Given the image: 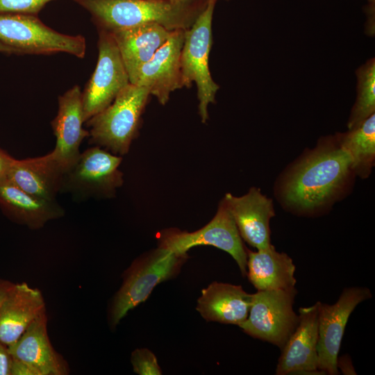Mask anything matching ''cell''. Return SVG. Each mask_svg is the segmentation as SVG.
<instances>
[{
  "label": "cell",
  "mask_w": 375,
  "mask_h": 375,
  "mask_svg": "<svg viewBox=\"0 0 375 375\" xmlns=\"http://www.w3.org/2000/svg\"><path fill=\"white\" fill-rule=\"evenodd\" d=\"M186 258L158 247L135 260L112 301L108 315L111 326H116L129 310L144 302L158 284L174 277Z\"/></svg>",
  "instance_id": "277c9868"
},
{
  "label": "cell",
  "mask_w": 375,
  "mask_h": 375,
  "mask_svg": "<svg viewBox=\"0 0 375 375\" xmlns=\"http://www.w3.org/2000/svg\"><path fill=\"white\" fill-rule=\"evenodd\" d=\"M252 294L240 285L213 282L201 290L197 310L207 321L239 326L248 317Z\"/></svg>",
  "instance_id": "d6986e66"
},
{
  "label": "cell",
  "mask_w": 375,
  "mask_h": 375,
  "mask_svg": "<svg viewBox=\"0 0 375 375\" xmlns=\"http://www.w3.org/2000/svg\"><path fill=\"white\" fill-rule=\"evenodd\" d=\"M216 1L208 0L205 9L192 26L185 30L181 53L183 86L190 87L193 82L196 83L199 114L203 123L208 118V105L215 102V95L219 88L213 81L208 67Z\"/></svg>",
  "instance_id": "5b68a950"
},
{
  "label": "cell",
  "mask_w": 375,
  "mask_h": 375,
  "mask_svg": "<svg viewBox=\"0 0 375 375\" xmlns=\"http://www.w3.org/2000/svg\"><path fill=\"white\" fill-rule=\"evenodd\" d=\"M0 207L13 222L31 229L42 228L49 221L65 215L56 202L33 196L4 179L0 181Z\"/></svg>",
  "instance_id": "ffe728a7"
},
{
  "label": "cell",
  "mask_w": 375,
  "mask_h": 375,
  "mask_svg": "<svg viewBox=\"0 0 375 375\" xmlns=\"http://www.w3.org/2000/svg\"><path fill=\"white\" fill-rule=\"evenodd\" d=\"M144 86L128 84L104 110L86 122L90 143L117 156L126 154L137 137L141 115L150 95Z\"/></svg>",
  "instance_id": "3957f363"
},
{
  "label": "cell",
  "mask_w": 375,
  "mask_h": 375,
  "mask_svg": "<svg viewBox=\"0 0 375 375\" xmlns=\"http://www.w3.org/2000/svg\"><path fill=\"white\" fill-rule=\"evenodd\" d=\"M14 283L0 278V303L13 285Z\"/></svg>",
  "instance_id": "f546056e"
},
{
  "label": "cell",
  "mask_w": 375,
  "mask_h": 375,
  "mask_svg": "<svg viewBox=\"0 0 375 375\" xmlns=\"http://www.w3.org/2000/svg\"><path fill=\"white\" fill-rule=\"evenodd\" d=\"M44 311L39 290L26 283H14L0 303V342L7 347L15 343Z\"/></svg>",
  "instance_id": "ac0fdd59"
},
{
  "label": "cell",
  "mask_w": 375,
  "mask_h": 375,
  "mask_svg": "<svg viewBox=\"0 0 375 375\" xmlns=\"http://www.w3.org/2000/svg\"><path fill=\"white\" fill-rule=\"evenodd\" d=\"M92 16L98 29L110 33L158 24L169 31L187 30L208 0H73Z\"/></svg>",
  "instance_id": "7a4b0ae2"
},
{
  "label": "cell",
  "mask_w": 375,
  "mask_h": 375,
  "mask_svg": "<svg viewBox=\"0 0 375 375\" xmlns=\"http://www.w3.org/2000/svg\"><path fill=\"white\" fill-rule=\"evenodd\" d=\"M172 1H174V0H172Z\"/></svg>",
  "instance_id": "836d02e7"
},
{
  "label": "cell",
  "mask_w": 375,
  "mask_h": 375,
  "mask_svg": "<svg viewBox=\"0 0 375 375\" xmlns=\"http://www.w3.org/2000/svg\"><path fill=\"white\" fill-rule=\"evenodd\" d=\"M98 31L97 65L82 92L84 122L107 108L119 92L130 83L112 34L103 29Z\"/></svg>",
  "instance_id": "30bf717a"
},
{
  "label": "cell",
  "mask_w": 375,
  "mask_h": 375,
  "mask_svg": "<svg viewBox=\"0 0 375 375\" xmlns=\"http://www.w3.org/2000/svg\"><path fill=\"white\" fill-rule=\"evenodd\" d=\"M355 177L351 158L335 135L322 137L283 172L276 183L275 194L288 211L317 216L349 192Z\"/></svg>",
  "instance_id": "6da1fadb"
},
{
  "label": "cell",
  "mask_w": 375,
  "mask_h": 375,
  "mask_svg": "<svg viewBox=\"0 0 375 375\" xmlns=\"http://www.w3.org/2000/svg\"><path fill=\"white\" fill-rule=\"evenodd\" d=\"M158 247L168 249L178 256L196 246L210 245L229 253L238 264L242 275L247 276V249L235 222L223 199L214 217L203 227L194 231L169 228L158 236Z\"/></svg>",
  "instance_id": "ba28073f"
},
{
  "label": "cell",
  "mask_w": 375,
  "mask_h": 375,
  "mask_svg": "<svg viewBox=\"0 0 375 375\" xmlns=\"http://www.w3.org/2000/svg\"><path fill=\"white\" fill-rule=\"evenodd\" d=\"M58 101V112L51 123L56 138L53 150L67 171L78 159L80 145L90 133L83 128V107L79 86L74 85L59 96Z\"/></svg>",
  "instance_id": "e0dca14e"
},
{
  "label": "cell",
  "mask_w": 375,
  "mask_h": 375,
  "mask_svg": "<svg viewBox=\"0 0 375 375\" xmlns=\"http://www.w3.org/2000/svg\"><path fill=\"white\" fill-rule=\"evenodd\" d=\"M14 160V158L0 148V181L6 178L8 171Z\"/></svg>",
  "instance_id": "83f0119b"
},
{
  "label": "cell",
  "mask_w": 375,
  "mask_h": 375,
  "mask_svg": "<svg viewBox=\"0 0 375 375\" xmlns=\"http://www.w3.org/2000/svg\"><path fill=\"white\" fill-rule=\"evenodd\" d=\"M180 1H190V0H180Z\"/></svg>",
  "instance_id": "d6a6232c"
},
{
  "label": "cell",
  "mask_w": 375,
  "mask_h": 375,
  "mask_svg": "<svg viewBox=\"0 0 375 375\" xmlns=\"http://www.w3.org/2000/svg\"><path fill=\"white\" fill-rule=\"evenodd\" d=\"M65 172L64 165L53 150L40 157L15 159L6 179L33 196L54 201L60 192Z\"/></svg>",
  "instance_id": "2e32d148"
},
{
  "label": "cell",
  "mask_w": 375,
  "mask_h": 375,
  "mask_svg": "<svg viewBox=\"0 0 375 375\" xmlns=\"http://www.w3.org/2000/svg\"><path fill=\"white\" fill-rule=\"evenodd\" d=\"M335 138L350 157L356 176L369 177L375 162V113L358 126L337 133Z\"/></svg>",
  "instance_id": "603a6c76"
},
{
  "label": "cell",
  "mask_w": 375,
  "mask_h": 375,
  "mask_svg": "<svg viewBox=\"0 0 375 375\" xmlns=\"http://www.w3.org/2000/svg\"><path fill=\"white\" fill-rule=\"evenodd\" d=\"M358 84L356 102L347 123L349 130L362 124L375 112V60L372 58L356 71Z\"/></svg>",
  "instance_id": "cb8c5ba5"
},
{
  "label": "cell",
  "mask_w": 375,
  "mask_h": 375,
  "mask_svg": "<svg viewBox=\"0 0 375 375\" xmlns=\"http://www.w3.org/2000/svg\"><path fill=\"white\" fill-rule=\"evenodd\" d=\"M53 0H0V13L35 15Z\"/></svg>",
  "instance_id": "484cf974"
},
{
  "label": "cell",
  "mask_w": 375,
  "mask_h": 375,
  "mask_svg": "<svg viewBox=\"0 0 375 375\" xmlns=\"http://www.w3.org/2000/svg\"><path fill=\"white\" fill-rule=\"evenodd\" d=\"M297 294L295 287L258 290L252 294L247 318L238 326L247 335L281 349L299 322L293 310Z\"/></svg>",
  "instance_id": "52a82bcc"
},
{
  "label": "cell",
  "mask_w": 375,
  "mask_h": 375,
  "mask_svg": "<svg viewBox=\"0 0 375 375\" xmlns=\"http://www.w3.org/2000/svg\"><path fill=\"white\" fill-rule=\"evenodd\" d=\"M371 3H374V0H368Z\"/></svg>",
  "instance_id": "1f68e13d"
},
{
  "label": "cell",
  "mask_w": 375,
  "mask_h": 375,
  "mask_svg": "<svg viewBox=\"0 0 375 375\" xmlns=\"http://www.w3.org/2000/svg\"><path fill=\"white\" fill-rule=\"evenodd\" d=\"M172 31L146 24L110 33L117 45L131 83L141 67L168 40Z\"/></svg>",
  "instance_id": "44dd1931"
},
{
  "label": "cell",
  "mask_w": 375,
  "mask_h": 375,
  "mask_svg": "<svg viewBox=\"0 0 375 375\" xmlns=\"http://www.w3.org/2000/svg\"><path fill=\"white\" fill-rule=\"evenodd\" d=\"M319 301L299 309V322L283 347L275 374H324L318 369Z\"/></svg>",
  "instance_id": "7c38bea8"
},
{
  "label": "cell",
  "mask_w": 375,
  "mask_h": 375,
  "mask_svg": "<svg viewBox=\"0 0 375 375\" xmlns=\"http://www.w3.org/2000/svg\"><path fill=\"white\" fill-rule=\"evenodd\" d=\"M241 238L257 250L271 244L269 222L275 216L273 201L252 187L241 197L226 193L223 198Z\"/></svg>",
  "instance_id": "5bb4252c"
},
{
  "label": "cell",
  "mask_w": 375,
  "mask_h": 375,
  "mask_svg": "<svg viewBox=\"0 0 375 375\" xmlns=\"http://www.w3.org/2000/svg\"><path fill=\"white\" fill-rule=\"evenodd\" d=\"M122 160L99 146L85 150L64 174L60 192L79 199L113 197L124 183Z\"/></svg>",
  "instance_id": "9c48e42d"
},
{
  "label": "cell",
  "mask_w": 375,
  "mask_h": 375,
  "mask_svg": "<svg viewBox=\"0 0 375 375\" xmlns=\"http://www.w3.org/2000/svg\"><path fill=\"white\" fill-rule=\"evenodd\" d=\"M185 30H175L153 57L137 73L132 84L147 88L165 105L170 94L183 88L181 53Z\"/></svg>",
  "instance_id": "4fadbf2b"
},
{
  "label": "cell",
  "mask_w": 375,
  "mask_h": 375,
  "mask_svg": "<svg viewBox=\"0 0 375 375\" xmlns=\"http://www.w3.org/2000/svg\"><path fill=\"white\" fill-rule=\"evenodd\" d=\"M337 367L341 370L343 374H356L352 365L351 358L348 355H343L338 357Z\"/></svg>",
  "instance_id": "f1b7e54d"
},
{
  "label": "cell",
  "mask_w": 375,
  "mask_h": 375,
  "mask_svg": "<svg viewBox=\"0 0 375 375\" xmlns=\"http://www.w3.org/2000/svg\"><path fill=\"white\" fill-rule=\"evenodd\" d=\"M12 357L8 347L0 342V375H10Z\"/></svg>",
  "instance_id": "4316f807"
},
{
  "label": "cell",
  "mask_w": 375,
  "mask_h": 375,
  "mask_svg": "<svg viewBox=\"0 0 375 375\" xmlns=\"http://www.w3.org/2000/svg\"><path fill=\"white\" fill-rule=\"evenodd\" d=\"M0 52L7 53H17V51L15 49L6 46V44L1 42H0Z\"/></svg>",
  "instance_id": "4dcf8cb0"
},
{
  "label": "cell",
  "mask_w": 375,
  "mask_h": 375,
  "mask_svg": "<svg viewBox=\"0 0 375 375\" xmlns=\"http://www.w3.org/2000/svg\"><path fill=\"white\" fill-rule=\"evenodd\" d=\"M247 276L257 290L295 287L296 267L287 253L277 251L272 244L256 251L247 249Z\"/></svg>",
  "instance_id": "7402d4cb"
},
{
  "label": "cell",
  "mask_w": 375,
  "mask_h": 375,
  "mask_svg": "<svg viewBox=\"0 0 375 375\" xmlns=\"http://www.w3.org/2000/svg\"><path fill=\"white\" fill-rule=\"evenodd\" d=\"M0 42L18 53H67L83 58L86 52L83 35L59 33L29 14L0 13Z\"/></svg>",
  "instance_id": "8992f818"
},
{
  "label": "cell",
  "mask_w": 375,
  "mask_h": 375,
  "mask_svg": "<svg viewBox=\"0 0 375 375\" xmlns=\"http://www.w3.org/2000/svg\"><path fill=\"white\" fill-rule=\"evenodd\" d=\"M12 358L26 365L32 375H65L68 366L53 348L47 333L46 311L41 313L22 336L8 347Z\"/></svg>",
  "instance_id": "9a60e30c"
},
{
  "label": "cell",
  "mask_w": 375,
  "mask_h": 375,
  "mask_svg": "<svg viewBox=\"0 0 375 375\" xmlns=\"http://www.w3.org/2000/svg\"><path fill=\"white\" fill-rule=\"evenodd\" d=\"M370 290L364 287L344 288L333 304L319 301L318 369L324 374L337 375V359L349 318L360 303L371 299Z\"/></svg>",
  "instance_id": "8fae6325"
},
{
  "label": "cell",
  "mask_w": 375,
  "mask_h": 375,
  "mask_svg": "<svg viewBox=\"0 0 375 375\" xmlns=\"http://www.w3.org/2000/svg\"><path fill=\"white\" fill-rule=\"evenodd\" d=\"M135 373L140 375H160L162 374L155 355L147 349H137L131 356Z\"/></svg>",
  "instance_id": "d4e9b609"
}]
</instances>
